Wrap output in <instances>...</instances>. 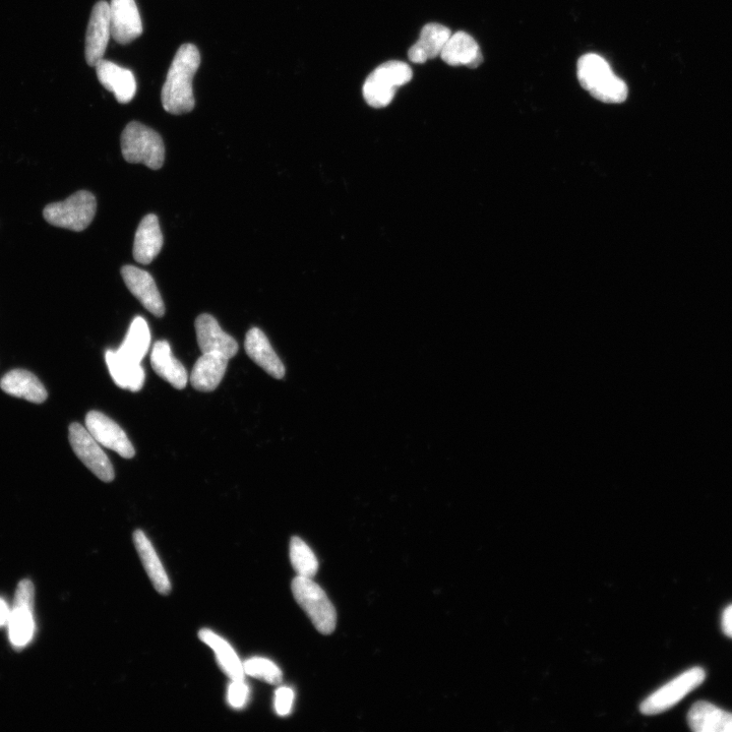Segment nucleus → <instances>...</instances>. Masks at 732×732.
<instances>
[{"instance_id":"f257e3e1","label":"nucleus","mask_w":732,"mask_h":732,"mask_svg":"<svg viewBox=\"0 0 732 732\" xmlns=\"http://www.w3.org/2000/svg\"><path fill=\"white\" fill-rule=\"evenodd\" d=\"M200 65L201 54L194 44L180 46L162 88V105L167 112L179 115L195 108L193 80Z\"/></svg>"},{"instance_id":"f03ea898","label":"nucleus","mask_w":732,"mask_h":732,"mask_svg":"<svg viewBox=\"0 0 732 732\" xmlns=\"http://www.w3.org/2000/svg\"><path fill=\"white\" fill-rule=\"evenodd\" d=\"M121 152L132 164H144L160 169L164 164L165 147L162 138L138 121L130 122L121 135Z\"/></svg>"},{"instance_id":"7ed1b4c3","label":"nucleus","mask_w":732,"mask_h":732,"mask_svg":"<svg viewBox=\"0 0 732 732\" xmlns=\"http://www.w3.org/2000/svg\"><path fill=\"white\" fill-rule=\"evenodd\" d=\"M292 592L299 606L323 635L332 634L337 625L336 609L324 590L312 579L297 576Z\"/></svg>"},{"instance_id":"20e7f679","label":"nucleus","mask_w":732,"mask_h":732,"mask_svg":"<svg viewBox=\"0 0 732 732\" xmlns=\"http://www.w3.org/2000/svg\"><path fill=\"white\" fill-rule=\"evenodd\" d=\"M413 77L411 68L402 61H388L366 79L362 93L369 105L375 108L388 106L399 87L408 84Z\"/></svg>"},{"instance_id":"39448f33","label":"nucleus","mask_w":732,"mask_h":732,"mask_svg":"<svg viewBox=\"0 0 732 732\" xmlns=\"http://www.w3.org/2000/svg\"><path fill=\"white\" fill-rule=\"evenodd\" d=\"M96 210L94 195L80 191L66 201L47 205L43 210V217L53 226L81 232L92 223Z\"/></svg>"},{"instance_id":"423d86ee","label":"nucleus","mask_w":732,"mask_h":732,"mask_svg":"<svg viewBox=\"0 0 732 732\" xmlns=\"http://www.w3.org/2000/svg\"><path fill=\"white\" fill-rule=\"evenodd\" d=\"M706 673L702 667H694L675 680L667 683L649 696L640 706L645 715H655L673 708L688 694L700 687L705 681Z\"/></svg>"},{"instance_id":"0eeeda50","label":"nucleus","mask_w":732,"mask_h":732,"mask_svg":"<svg viewBox=\"0 0 732 732\" xmlns=\"http://www.w3.org/2000/svg\"><path fill=\"white\" fill-rule=\"evenodd\" d=\"M34 585L29 580L19 584L14 606L9 619V635L12 645L17 649L26 647L35 633Z\"/></svg>"},{"instance_id":"6e6552de","label":"nucleus","mask_w":732,"mask_h":732,"mask_svg":"<svg viewBox=\"0 0 732 732\" xmlns=\"http://www.w3.org/2000/svg\"><path fill=\"white\" fill-rule=\"evenodd\" d=\"M69 439L73 451L90 471L104 482H111L114 479V469L109 458L85 426L77 422L72 423Z\"/></svg>"},{"instance_id":"1a4fd4ad","label":"nucleus","mask_w":732,"mask_h":732,"mask_svg":"<svg viewBox=\"0 0 732 732\" xmlns=\"http://www.w3.org/2000/svg\"><path fill=\"white\" fill-rule=\"evenodd\" d=\"M86 429L101 446L116 452L122 458H134L135 448L127 434L105 414L90 411L86 416Z\"/></svg>"},{"instance_id":"9d476101","label":"nucleus","mask_w":732,"mask_h":732,"mask_svg":"<svg viewBox=\"0 0 732 732\" xmlns=\"http://www.w3.org/2000/svg\"><path fill=\"white\" fill-rule=\"evenodd\" d=\"M111 36L119 44H129L143 33V24L135 0H111Z\"/></svg>"},{"instance_id":"9b49d317","label":"nucleus","mask_w":732,"mask_h":732,"mask_svg":"<svg viewBox=\"0 0 732 732\" xmlns=\"http://www.w3.org/2000/svg\"><path fill=\"white\" fill-rule=\"evenodd\" d=\"M110 36V5L102 0L92 11L86 35L85 52L90 67H96L103 59Z\"/></svg>"},{"instance_id":"f8f14e48","label":"nucleus","mask_w":732,"mask_h":732,"mask_svg":"<svg viewBox=\"0 0 732 732\" xmlns=\"http://www.w3.org/2000/svg\"><path fill=\"white\" fill-rule=\"evenodd\" d=\"M122 278L129 290L139 299L154 316L161 318L165 314V305L153 277L146 271L134 266L121 269Z\"/></svg>"},{"instance_id":"ddd939ff","label":"nucleus","mask_w":732,"mask_h":732,"mask_svg":"<svg viewBox=\"0 0 732 732\" xmlns=\"http://www.w3.org/2000/svg\"><path fill=\"white\" fill-rule=\"evenodd\" d=\"M99 82L112 92L121 104L130 103L137 93V81L134 74L104 58L96 65Z\"/></svg>"},{"instance_id":"4468645a","label":"nucleus","mask_w":732,"mask_h":732,"mask_svg":"<svg viewBox=\"0 0 732 732\" xmlns=\"http://www.w3.org/2000/svg\"><path fill=\"white\" fill-rule=\"evenodd\" d=\"M196 331L203 354L217 352L229 359L237 354V342L221 329L217 320L211 315L204 314L198 317Z\"/></svg>"},{"instance_id":"2eb2a0df","label":"nucleus","mask_w":732,"mask_h":732,"mask_svg":"<svg viewBox=\"0 0 732 732\" xmlns=\"http://www.w3.org/2000/svg\"><path fill=\"white\" fill-rule=\"evenodd\" d=\"M577 76L582 88L592 97L618 78L607 61L595 53L585 54L579 59Z\"/></svg>"},{"instance_id":"dca6fc26","label":"nucleus","mask_w":732,"mask_h":732,"mask_svg":"<svg viewBox=\"0 0 732 732\" xmlns=\"http://www.w3.org/2000/svg\"><path fill=\"white\" fill-rule=\"evenodd\" d=\"M248 355L270 376L281 380L285 376L284 364L276 354L264 332L258 328L251 329L246 337Z\"/></svg>"},{"instance_id":"f3484780","label":"nucleus","mask_w":732,"mask_h":732,"mask_svg":"<svg viewBox=\"0 0 732 732\" xmlns=\"http://www.w3.org/2000/svg\"><path fill=\"white\" fill-rule=\"evenodd\" d=\"M151 364L159 377L177 390L185 389L189 376L185 366L178 361L167 341H158L152 350Z\"/></svg>"},{"instance_id":"a211bd4d","label":"nucleus","mask_w":732,"mask_h":732,"mask_svg":"<svg viewBox=\"0 0 732 732\" xmlns=\"http://www.w3.org/2000/svg\"><path fill=\"white\" fill-rule=\"evenodd\" d=\"M452 33L441 24H427L423 27L418 41L410 47L408 57L413 64H424L429 59L441 56Z\"/></svg>"},{"instance_id":"6ab92c4d","label":"nucleus","mask_w":732,"mask_h":732,"mask_svg":"<svg viewBox=\"0 0 732 732\" xmlns=\"http://www.w3.org/2000/svg\"><path fill=\"white\" fill-rule=\"evenodd\" d=\"M441 57L449 66H465L471 69L479 67L483 61L479 45L472 36L465 32L451 35Z\"/></svg>"},{"instance_id":"aec40b11","label":"nucleus","mask_w":732,"mask_h":732,"mask_svg":"<svg viewBox=\"0 0 732 732\" xmlns=\"http://www.w3.org/2000/svg\"><path fill=\"white\" fill-rule=\"evenodd\" d=\"M163 247V235L158 217L147 215L140 223L135 236L134 258L142 265H149L156 259Z\"/></svg>"},{"instance_id":"412c9836","label":"nucleus","mask_w":732,"mask_h":732,"mask_svg":"<svg viewBox=\"0 0 732 732\" xmlns=\"http://www.w3.org/2000/svg\"><path fill=\"white\" fill-rule=\"evenodd\" d=\"M228 361L229 358L220 353H204L194 366L191 375L192 386L201 392L216 390L224 378Z\"/></svg>"},{"instance_id":"4be33fe9","label":"nucleus","mask_w":732,"mask_h":732,"mask_svg":"<svg viewBox=\"0 0 732 732\" xmlns=\"http://www.w3.org/2000/svg\"><path fill=\"white\" fill-rule=\"evenodd\" d=\"M688 724L695 732H732V713L700 701L689 711Z\"/></svg>"},{"instance_id":"5701e85b","label":"nucleus","mask_w":732,"mask_h":732,"mask_svg":"<svg viewBox=\"0 0 732 732\" xmlns=\"http://www.w3.org/2000/svg\"><path fill=\"white\" fill-rule=\"evenodd\" d=\"M0 388L17 398L25 399L35 404L46 401L48 393L40 380L26 370H14L0 380Z\"/></svg>"},{"instance_id":"b1692460","label":"nucleus","mask_w":732,"mask_h":732,"mask_svg":"<svg viewBox=\"0 0 732 732\" xmlns=\"http://www.w3.org/2000/svg\"><path fill=\"white\" fill-rule=\"evenodd\" d=\"M105 360L114 383L121 389L139 392L145 384V371L141 363L122 358L116 351L108 350Z\"/></svg>"},{"instance_id":"393cba45","label":"nucleus","mask_w":732,"mask_h":732,"mask_svg":"<svg viewBox=\"0 0 732 732\" xmlns=\"http://www.w3.org/2000/svg\"><path fill=\"white\" fill-rule=\"evenodd\" d=\"M133 537L137 552L155 589L160 594H168L171 584L152 543L142 530L135 531Z\"/></svg>"},{"instance_id":"a878e982","label":"nucleus","mask_w":732,"mask_h":732,"mask_svg":"<svg viewBox=\"0 0 732 732\" xmlns=\"http://www.w3.org/2000/svg\"><path fill=\"white\" fill-rule=\"evenodd\" d=\"M199 638L214 650L219 666L232 682L244 681L243 663L229 643L207 629L199 633Z\"/></svg>"},{"instance_id":"bb28decb","label":"nucleus","mask_w":732,"mask_h":732,"mask_svg":"<svg viewBox=\"0 0 732 732\" xmlns=\"http://www.w3.org/2000/svg\"><path fill=\"white\" fill-rule=\"evenodd\" d=\"M151 343V333L147 322L137 317L127 334L124 343L117 349V354L122 358L135 363H141L148 353Z\"/></svg>"},{"instance_id":"cd10ccee","label":"nucleus","mask_w":732,"mask_h":732,"mask_svg":"<svg viewBox=\"0 0 732 732\" xmlns=\"http://www.w3.org/2000/svg\"><path fill=\"white\" fill-rule=\"evenodd\" d=\"M290 561L298 576L313 579L318 573L319 563L312 549L298 537L290 542Z\"/></svg>"},{"instance_id":"c85d7f7f","label":"nucleus","mask_w":732,"mask_h":732,"mask_svg":"<svg viewBox=\"0 0 732 732\" xmlns=\"http://www.w3.org/2000/svg\"><path fill=\"white\" fill-rule=\"evenodd\" d=\"M244 674L271 685H279L283 675L280 668L265 658H251L243 663Z\"/></svg>"},{"instance_id":"c756f323","label":"nucleus","mask_w":732,"mask_h":732,"mask_svg":"<svg viewBox=\"0 0 732 732\" xmlns=\"http://www.w3.org/2000/svg\"><path fill=\"white\" fill-rule=\"evenodd\" d=\"M250 698L249 686L241 682H232L228 689V703L234 709H241L246 706Z\"/></svg>"},{"instance_id":"7c9ffc66","label":"nucleus","mask_w":732,"mask_h":732,"mask_svg":"<svg viewBox=\"0 0 732 732\" xmlns=\"http://www.w3.org/2000/svg\"><path fill=\"white\" fill-rule=\"evenodd\" d=\"M294 702V693L289 688H280L276 692L275 709L280 716H287L291 713Z\"/></svg>"},{"instance_id":"2f4dec72","label":"nucleus","mask_w":732,"mask_h":732,"mask_svg":"<svg viewBox=\"0 0 732 732\" xmlns=\"http://www.w3.org/2000/svg\"><path fill=\"white\" fill-rule=\"evenodd\" d=\"M721 625L723 633L727 637L732 638V604L725 608Z\"/></svg>"},{"instance_id":"473e14b6","label":"nucleus","mask_w":732,"mask_h":732,"mask_svg":"<svg viewBox=\"0 0 732 732\" xmlns=\"http://www.w3.org/2000/svg\"><path fill=\"white\" fill-rule=\"evenodd\" d=\"M11 609L8 603L0 598V627L8 625L10 619Z\"/></svg>"}]
</instances>
